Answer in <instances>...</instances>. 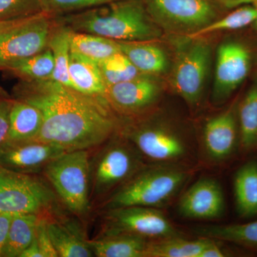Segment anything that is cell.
<instances>
[{"mask_svg": "<svg viewBox=\"0 0 257 257\" xmlns=\"http://www.w3.org/2000/svg\"><path fill=\"white\" fill-rule=\"evenodd\" d=\"M18 99L41 111L43 123L35 140L67 152L92 150L117 131L114 109L106 99L86 95L51 79L25 86Z\"/></svg>", "mask_w": 257, "mask_h": 257, "instance_id": "cell-1", "label": "cell"}, {"mask_svg": "<svg viewBox=\"0 0 257 257\" xmlns=\"http://www.w3.org/2000/svg\"><path fill=\"white\" fill-rule=\"evenodd\" d=\"M64 25L117 42L152 41L162 35L143 0H119L64 17Z\"/></svg>", "mask_w": 257, "mask_h": 257, "instance_id": "cell-2", "label": "cell"}, {"mask_svg": "<svg viewBox=\"0 0 257 257\" xmlns=\"http://www.w3.org/2000/svg\"><path fill=\"white\" fill-rule=\"evenodd\" d=\"M144 167L140 152L121 134L119 136L114 135L91 150L89 182L92 207L97 202H102Z\"/></svg>", "mask_w": 257, "mask_h": 257, "instance_id": "cell-3", "label": "cell"}, {"mask_svg": "<svg viewBox=\"0 0 257 257\" xmlns=\"http://www.w3.org/2000/svg\"><path fill=\"white\" fill-rule=\"evenodd\" d=\"M187 177V172L172 167H144L99 203V210L130 206L162 207Z\"/></svg>", "mask_w": 257, "mask_h": 257, "instance_id": "cell-4", "label": "cell"}, {"mask_svg": "<svg viewBox=\"0 0 257 257\" xmlns=\"http://www.w3.org/2000/svg\"><path fill=\"white\" fill-rule=\"evenodd\" d=\"M90 152L87 150L66 152L51 161L41 174L60 203L79 219L87 217L92 209L89 182Z\"/></svg>", "mask_w": 257, "mask_h": 257, "instance_id": "cell-5", "label": "cell"}, {"mask_svg": "<svg viewBox=\"0 0 257 257\" xmlns=\"http://www.w3.org/2000/svg\"><path fill=\"white\" fill-rule=\"evenodd\" d=\"M58 202L53 189L43 177L0 166V213L49 215L60 211Z\"/></svg>", "mask_w": 257, "mask_h": 257, "instance_id": "cell-6", "label": "cell"}, {"mask_svg": "<svg viewBox=\"0 0 257 257\" xmlns=\"http://www.w3.org/2000/svg\"><path fill=\"white\" fill-rule=\"evenodd\" d=\"M55 23L44 12L0 22V69L48 48Z\"/></svg>", "mask_w": 257, "mask_h": 257, "instance_id": "cell-7", "label": "cell"}, {"mask_svg": "<svg viewBox=\"0 0 257 257\" xmlns=\"http://www.w3.org/2000/svg\"><path fill=\"white\" fill-rule=\"evenodd\" d=\"M101 230L96 236L133 234L146 239H165L178 234L157 208L130 206L99 210Z\"/></svg>", "mask_w": 257, "mask_h": 257, "instance_id": "cell-8", "label": "cell"}, {"mask_svg": "<svg viewBox=\"0 0 257 257\" xmlns=\"http://www.w3.org/2000/svg\"><path fill=\"white\" fill-rule=\"evenodd\" d=\"M160 28L187 36L212 23L217 16L211 0H143Z\"/></svg>", "mask_w": 257, "mask_h": 257, "instance_id": "cell-9", "label": "cell"}, {"mask_svg": "<svg viewBox=\"0 0 257 257\" xmlns=\"http://www.w3.org/2000/svg\"><path fill=\"white\" fill-rule=\"evenodd\" d=\"M179 56L172 72L171 84L174 90L191 104L202 97L211 59V47L199 38Z\"/></svg>", "mask_w": 257, "mask_h": 257, "instance_id": "cell-10", "label": "cell"}, {"mask_svg": "<svg viewBox=\"0 0 257 257\" xmlns=\"http://www.w3.org/2000/svg\"><path fill=\"white\" fill-rule=\"evenodd\" d=\"M66 152L38 140L5 141L0 145V166L20 173L41 175L51 161Z\"/></svg>", "mask_w": 257, "mask_h": 257, "instance_id": "cell-11", "label": "cell"}, {"mask_svg": "<svg viewBox=\"0 0 257 257\" xmlns=\"http://www.w3.org/2000/svg\"><path fill=\"white\" fill-rule=\"evenodd\" d=\"M143 157L157 162L177 160L186 152L185 145L175 133L147 124L130 125L121 133Z\"/></svg>", "mask_w": 257, "mask_h": 257, "instance_id": "cell-12", "label": "cell"}, {"mask_svg": "<svg viewBox=\"0 0 257 257\" xmlns=\"http://www.w3.org/2000/svg\"><path fill=\"white\" fill-rule=\"evenodd\" d=\"M251 57L239 42H226L217 51L213 97L216 102L227 98L247 77Z\"/></svg>", "mask_w": 257, "mask_h": 257, "instance_id": "cell-13", "label": "cell"}, {"mask_svg": "<svg viewBox=\"0 0 257 257\" xmlns=\"http://www.w3.org/2000/svg\"><path fill=\"white\" fill-rule=\"evenodd\" d=\"M160 94L158 83L148 74H142L108 87L106 99L114 110L125 114H138L155 104Z\"/></svg>", "mask_w": 257, "mask_h": 257, "instance_id": "cell-14", "label": "cell"}, {"mask_svg": "<svg viewBox=\"0 0 257 257\" xmlns=\"http://www.w3.org/2000/svg\"><path fill=\"white\" fill-rule=\"evenodd\" d=\"M225 209L224 194L214 179H199L193 184L179 201L181 215L190 219H212L223 215Z\"/></svg>", "mask_w": 257, "mask_h": 257, "instance_id": "cell-15", "label": "cell"}, {"mask_svg": "<svg viewBox=\"0 0 257 257\" xmlns=\"http://www.w3.org/2000/svg\"><path fill=\"white\" fill-rule=\"evenodd\" d=\"M79 220L62 215L60 211L47 217L48 232L59 257L94 256Z\"/></svg>", "mask_w": 257, "mask_h": 257, "instance_id": "cell-16", "label": "cell"}, {"mask_svg": "<svg viewBox=\"0 0 257 257\" xmlns=\"http://www.w3.org/2000/svg\"><path fill=\"white\" fill-rule=\"evenodd\" d=\"M204 140L211 158L221 160L231 155L236 142V123L232 109H228L207 121Z\"/></svg>", "mask_w": 257, "mask_h": 257, "instance_id": "cell-17", "label": "cell"}, {"mask_svg": "<svg viewBox=\"0 0 257 257\" xmlns=\"http://www.w3.org/2000/svg\"><path fill=\"white\" fill-rule=\"evenodd\" d=\"M69 74L72 89L86 95L106 99L107 86L97 62L70 51Z\"/></svg>", "mask_w": 257, "mask_h": 257, "instance_id": "cell-18", "label": "cell"}, {"mask_svg": "<svg viewBox=\"0 0 257 257\" xmlns=\"http://www.w3.org/2000/svg\"><path fill=\"white\" fill-rule=\"evenodd\" d=\"M148 239L133 234L96 236L89 240L94 256L146 257Z\"/></svg>", "mask_w": 257, "mask_h": 257, "instance_id": "cell-19", "label": "cell"}, {"mask_svg": "<svg viewBox=\"0 0 257 257\" xmlns=\"http://www.w3.org/2000/svg\"><path fill=\"white\" fill-rule=\"evenodd\" d=\"M43 123L41 111L30 103L13 100L10 115V128L5 141L18 142L35 140Z\"/></svg>", "mask_w": 257, "mask_h": 257, "instance_id": "cell-20", "label": "cell"}, {"mask_svg": "<svg viewBox=\"0 0 257 257\" xmlns=\"http://www.w3.org/2000/svg\"><path fill=\"white\" fill-rule=\"evenodd\" d=\"M150 42H118V44L121 53L141 73H162L168 65L167 56L162 49Z\"/></svg>", "mask_w": 257, "mask_h": 257, "instance_id": "cell-21", "label": "cell"}, {"mask_svg": "<svg viewBox=\"0 0 257 257\" xmlns=\"http://www.w3.org/2000/svg\"><path fill=\"white\" fill-rule=\"evenodd\" d=\"M234 189L239 215L246 218L257 215V162H248L238 170Z\"/></svg>", "mask_w": 257, "mask_h": 257, "instance_id": "cell-22", "label": "cell"}, {"mask_svg": "<svg viewBox=\"0 0 257 257\" xmlns=\"http://www.w3.org/2000/svg\"><path fill=\"white\" fill-rule=\"evenodd\" d=\"M35 214H14L2 256L20 257L31 244L42 216Z\"/></svg>", "mask_w": 257, "mask_h": 257, "instance_id": "cell-23", "label": "cell"}, {"mask_svg": "<svg viewBox=\"0 0 257 257\" xmlns=\"http://www.w3.org/2000/svg\"><path fill=\"white\" fill-rule=\"evenodd\" d=\"M70 51L99 63L114 54L121 52L118 42L106 37L73 31L69 36Z\"/></svg>", "mask_w": 257, "mask_h": 257, "instance_id": "cell-24", "label": "cell"}, {"mask_svg": "<svg viewBox=\"0 0 257 257\" xmlns=\"http://www.w3.org/2000/svg\"><path fill=\"white\" fill-rule=\"evenodd\" d=\"M70 32L71 29L66 25H55L49 41L48 48L52 51L55 60V69L50 79L72 89L69 74Z\"/></svg>", "mask_w": 257, "mask_h": 257, "instance_id": "cell-25", "label": "cell"}, {"mask_svg": "<svg viewBox=\"0 0 257 257\" xmlns=\"http://www.w3.org/2000/svg\"><path fill=\"white\" fill-rule=\"evenodd\" d=\"M211 241L212 239L207 237L187 240L176 236L150 241L146 257H198Z\"/></svg>", "mask_w": 257, "mask_h": 257, "instance_id": "cell-26", "label": "cell"}, {"mask_svg": "<svg viewBox=\"0 0 257 257\" xmlns=\"http://www.w3.org/2000/svg\"><path fill=\"white\" fill-rule=\"evenodd\" d=\"M195 232L203 237L244 246H257V221L241 224L200 226Z\"/></svg>", "mask_w": 257, "mask_h": 257, "instance_id": "cell-27", "label": "cell"}, {"mask_svg": "<svg viewBox=\"0 0 257 257\" xmlns=\"http://www.w3.org/2000/svg\"><path fill=\"white\" fill-rule=\"evenodd\" d=\"M5 69L31 82L47 80L55 69L53 54L47 48L37 55L15 62Z\"/></svg>", "mask_w": 257, "mask_h": 257, "instance_id": "cell-28", "label": "cell"}, {"mask_svg": "<svg viewBox=\"0 0 257 257\" xmlns=\"http://www.w3.org/2000/svg\"><path fill=\"white\" fill-rule=\"evenodd\" d=\"M241 145L251 150L257 145V84L248 89L239 106Z\"/></svg>", "mask_w": 257, "mask_h": 257, "instance_id": "cell-29", "label": "cell"}, {"mask_svg": "<svg viewBox=\"0 0 257 257\" xmlns=\"http://www.w3.org/2000/svg\"><path fill=\"white\" fill-rule=\"evenodd\" d=\"M256 18L257 11L252 5H241L224 18L214 20L204 28L188 35V37L189 39L199 38L216 32L238 30L256 21Z\"/></svg>", "mask_w": 257, "mask_h": 257, "instance_id": "cell-30", "label": "cell"}, {"mask_svg": "<svg viewBox=\"0 0 257 257\" xmlns=\"http://www.w3.org/2000/svg\"><path fill=\"white\" fill-rule=\"evenodd\" d=\"M98 64L107 88L143 74L121 52L114 54Z\"/></svg>", "mask_w": 257, "mask_h": 257, "instance_id": "cell-31", "label": "cell"}, {"mask_svg": "<svg viewBox=\"0 0 257 257\" xmlns=\"http://www.w3.org/2000/svg\"><path fill=\"white\" fill-rule=\"evenodd\" d=\"M42 11L52 15L74 13L109 4L119 0H40Z\"/></svg>", "mask_w": 257, "mask_h": 257, "instance_id": "cell-32", "label": "cell"}, {"mask_svg": "<svg viewBox=\"0 0 257 257\" xmlns=\"http://www.w3.org/2000/svg\"><path fill=\"white\" fill-rule=\"evenodd\" d=\"M40 0H0V22L42 13Z\"/></svg>", "mask_w": 257, "mask_h": 257, "instance_id": "cell-33", "label": "cell"}, {"mask_svg": "<svg viewBox=\"0 0 257 257\" xmlns=\"http://www.w3.org/2000/svg\"><path fill=\"white\" fill-rule=\"evenodd\" d=\"M49 215L42 216L37 226L35 239L42 257H59L48 232L47 217Z\"/></svg>", "mask_w": 257, "mask_h": 257, "instance_id": "cell-34", "label": "cell"}, {"mask_svg": "<svg viewBox=\"0 0 257 257\" xmlns=\"http://www.w3.org/2000/svg\"><path fill=\"white\" fill-rule=\"evenodd\" d=\"M13 100L0 99V145L8 137L10 128V115Z\"/></svg>", "mask_w": 257, "mask_h": 257, "instance_id": "cell-35", "label": "cell"}, {"mask_svg": "<svg viewBox=\"0 0 257 257\" xmlns=\"http://www.w3.org/2000/svg\"><path fill=\"white\" fill-rule=\"evenodd\" d=\"M14 214L0 213V257L2 256Z\"/></svg>", "mask_w": 257, "mask_h": 257, "instance_id": "cell-36", "label": "cell"}, {"mask_svg": "<svg viewBox=\"0 0 257 257\" xmlns=\"http://www.w3.org/2000/svg\"><path fill=\"white\" fill-rule=\"evenodd\" d=\"M225 256L224 251L216 244L214 239L207 245L199 253L198 257H223Z\"/></svg>", "mask_w": 257, "mask_h": 257, "instance_id": "cell-37", "label": "cell"}, {"mask_svg": "<svg viewBox=\"0 0 257 257\" xmlns=\"http://www.w3.org/2000/svg\"><path fill=\"white\" fill-rule=\"evenodd\" d=\"M20 257H42V253L39 249L35 239L31 244L20 254Z\"/></svg>", "mask_w": 257, "mask_h": 257, "instance_id": "cell-38", "label": "cell"}, {"mask_svg": "<svg viewBox=\"0 0 257 257\" xmlns=\"http://www.w3.org/2000/svg\"><path fill=\"white\" fill-rule=\"evenodd\" d=\"M227 4L229 5V8H234V7L241 6L244 5H252L257 11V0H227ZM257 24V18L256 20Z\"/></svg>", "mask_w": 257, "mask_h": 257, "instance_id": "cell-39", "label": "cell"}]
</instances>
